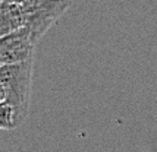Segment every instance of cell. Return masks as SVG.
I'll return each instance as SVG.
<instances>
[{
  "label": "cell",
  "mask_w": 157,
  "mask_h": 152,
  "mask_svg": "<svg viewBox=\"0 0 157 152\" xmlns=\"http://www.w3.org/2000/svg\"><path fill=\"white\" fill-rule=\"evenodd\" d=\"M2 2H9V3H18V5H24L27 0H2Z\"/></svg>",
  "instance_id": "5b68a950"
},
{
  "label": "cell",
  "mask_w": 157,
  "mask_h": 152,
  "mask_svg": "<svg viewBox=\"0 0 157 152\" xmlns=\"http://www.w3.org/2000/svg\"><path fill=\"white\" fill-rule=\"evenodd\" d=\"M34 57L24 63L2 64L0 67V105L9 107L22 125L29 110Z\"/></svg>",
  "instance_id": "6da1fadb"
},
{
  "label": "cell",
  "mask_w": 157,
  "mask_h": 152,
  "mask_svg": "<svg viewBox=\"0 0 157 152\" xmlns=\"http://www.w3.org/2000/svg\"><path fill=\"white\" fill-rule=\"evenodd\" d=\"M72 0H27L22 7L27 16L25 28L35 42L44 37L50 28L59 21Z\"/></svg>",
  "instance_id": "7a4b0ae2"
},
{
  "label": "cell",
  "mask_w": 157,
  "mask_h": 152,
  "mask_svg": "<svg viewBox=\"0 0 157 152\" xmlns=\"http://www.w3.org/2000/svg\"><path fill=\"white\" fill-rule=\"evenodd\" d=\"M35 45L37 42L25 27L5 35L0 40V63L16 64L27 62L34 57Z\"/></svg>",
  "instance_id": "3957f363"
},
{
  "label": "cell",
  "mask_w": 157,
  "mask_h": 152,
  "mask_svg": "<svg viewBox=\"0 0 157 152\" xmlns=\"http://www.w3.org/2000/svg\"><path fill=\"white\" fill-rule=\"evenodd\" d=\"M25 24H27V16L22 5L9 3V2L0 3V35L2 37L24 28Z\"/></svg>",
  "instance_id": "277c9868"
}]
</instances>
